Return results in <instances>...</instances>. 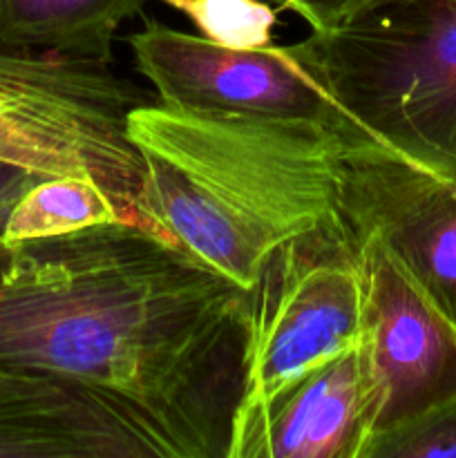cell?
Listing matches in <instances>:
<instances>
[{
	"label": "cell",
	"instance_id": "7",
	"mask_svg": "<svg viewBox=\"0 0 456 458\" xmlns=\"http://www.w3.org/2000/svg\"><path fill=\"white\" fill-rule=\"evenodd\" d=\"M338 215L351 237L387 250L456 329V179L376 139H353L340 152Z\"/></svg>",
	"mask_w": 456,
	"mask_h": 458
},
{
	"label": "cell",
	"instance_id": "11",
	"mask_svg": "<svg viewBox=\"0 0 456 458\" xmlns=\"http://www.w3.org/2000/svg\"><path fill=\"white\" fill-rule=\"evenodd\" d=\"M148 0H0V43L112 61L121 27Z\"/></svg>",
	"mask_w": 456,
	"mask_h": 458
},
{
	"label": "cell",
	"instance_id": "1",
	"mask_svg": "<svg viewBox=\"0 0 456 458\" xmlns=\"http://www.w3.org/2000/svg\"><path fill=\"white\" fill-rule=\"evenodd\" d=\"M249 291L130 222L0 242V367L128 420L155 458H226Z\"/></svg>",
	"mask_w": 456,
	"mask_h": 458
},
{
	"label": "cell",
	"instance_id": "13",
	"mask_svg": "<svg viewBox=\"0 0 456 458\" xmlns=\"http://www.w3.org/2000/svg\"><path fill=\"white\" fill-rule=\"evenodd\" d=\"M192 22L204 38L231 49L273 45L280 7L266 0H161Z\"/></svg>",
	"mask_w": 456,
	"mask_h": 458
},
{
	"label": "cell",
	"instance_id": "6",
	"mask_svg": "<svg viewBox=\"0 0 456 458\" xmlns=\"http://www.w3.org/2000/svg\"><path fill=\"white\" fill-rule=\"evenodd\" d=\"M134 70L159 103L195 114L308 121L351 139H374L300 65L286 45L231 49L146 18L128 36Z\"/></svg>",
	"mask_w": 456,
	"mask_h": 458
},
{
	"label": "cell",
	"instance_id": "9",
	"mask_svg": "<svg viewBox=\"0 0 456 458\" xmlns=\"http://www.w3.org/2000/svg\"><path fill=\"white\" fill-rule=\"evenodd\" d=\"M353 242L369 280L371 334L387 385V428L454 396L456 329L411 286L387 250L371 240Z\"/></svg>",
	"mask_w": 456,
	"mask_h": 458
},
{
	"label": "cell",
	"instance_id": "15",
	"mask_svg": "<svg viewBox=\"0 0 456 458\" xmlns=\"http://www.w3.org/2000/svg\"><path fill=\"white\" fill-rule=\"evenodd\" d=\"M280 9L298 13L311 31L331 30L356 21L387 0H275Z\"/></svg>",
	"mask_w": 456,
	"mask_h": 458
},
{
	"label": "cell",
	"instance_id": "10",
	"mask_svg": "<svg viewBox=\"0 0 456 458\" xmlns=\"http://www.w3.org/2000/svg\"><path fill=\"white\" fill-rule=\"evenodd\" d=\"M0 458H155V452L83 389L0 367Z\"/></svg>",
	"mask_w": 456,
	"mask_h": 458
},
{
	"label": "cell",
	"instance_id": "14",
	"mask_svg": "<svg viewBox=\"0 0 456 458\" xmlns=\"http://www.w3.org/2000/svg\"><path fill=\"white\" fill-rule=\"evenodd\" d=\"M456 458V394L387 425L371 438L365 458Z\"/></svg>",
	"mask_w": 456,
	"mask_h": 458
},
{
	"label": "cell",
	"instance_id": "16",
	"mask_svg": "<svg viewBox=\"0 0 456 458\" xmlns=\"http://www.w3.org/2000/svg\"><path fill=\"white\" fill-rule=\"evenodd\" d=\"M40 179L45 177L22 168V165L9 164V161L0 159V242H3V228L9 213H12L13 204H16L34 183H38Z\"/></svg>",
	"mask_w": 456,
	"mask_h": 458
},
{
	"label": "cell",
	"instance_id": "8",
	"mask_svg": "<svg viewBox=\"0 0 456 458\" xmlns=\"http://www.w3.org/2000/svg\"><path fill=\"white\" fill-rule=\"evenodd\" d=\"M384 411L387 385L369 325L266 401L237 405L226 458H365Z\"/></svg>",
	"mask_w": 456,
	"mask_h": 458
},
{
	"label": "cell",
	"instance_id": "12",
	"mask_svg": "<svg viewBox=\"0 0 456 458\" xmlns=\"http://www.w3.org/2000/svg\"><path fill=\"white\" fill-rule=\"evenodd\" d=\"M116 222H125V217L92 179L45 177L13 204L3 242L25 244Z\"/></svg>",
	"mask_w": 456,
	"mask_h": 458
},
{
	"label": "cell",
	"instance_id": "3",
	"mask_svg": "<svg viewBox=\"0 0 456 458\" xmlns=\"http://www.w3.org/2000/svg\"><path fill=\"white\" fill-rule=\"evenodd\" d=\"M286 49L369 137L456 179V0H387Z\"/></svg>",
	"mask_w": 456,
	"mask_h": 458
},
{
	"label": "cell",
	"instance_id": "4",
	"mask_svg": "<svg viewBox=\"0 0 456 458\" xmlns=\"http://www.w3.org/2000/svg\"><path fill=\"white\" fill-rule=\"evenodd\" d=\"M152 101L110 61L0 43V159L40 177L92 179L125 222L146 228V173L128 116Z\"/></svg>",
	"mask_w": 456,
	"mask_h": 458
},
{
	"label": "cell",
	"instance_id": "5",
	"mask_svg": "<svg viewBox=\"0 0 456 458\" xmlns=\"http://www.w3.org/2000/svg\"><path fill=\"white\" fill-rule=\"evenodd\" d=\"M371 325L360 246L340 215L282 244L249 289L241 403H259Z\"/></svg>",
	"mask_w": 456,
	"mask_h": 458
},
{
	"label": "cell",
	"instance_id": "2",
	"mask_svg": "<svg viewBox=\"0 0 456 458\" xmlns=\"http://www.w3.org/2000/svg\"><path fill=\"white\" fill-rule=\"evenodd\" d=\"M150 231L249 291L264 262L338 215L351 137L308 121L195 114L152 101L128 116Z\"/></svg>",
	"mask_w": 456,
	"mask_h": 458
}]
</instances>
